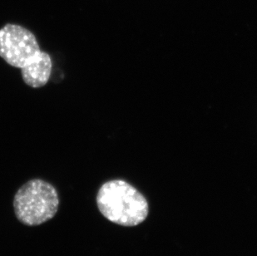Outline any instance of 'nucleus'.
I'll return each mask as SVG.
<instances>
[{
  "mask_svg": "<svg viewBox=\"0 0 257 256\" xmlns=\"http://www.w3.org/2000/svg\"><path fill=\"white\" fill-rule=\"evenodd\" d=\"M42 50L36 37L21 25L7 24L0 29V57L15 68H25Z\"/></svg>",
  "mask_w": 257,
  "mask_h": 256,
  "instance_id": "7ed1b4c3",
  "label": "nucleus"
},
{
  "mask_svg": "<svg viewBox=\"0 0 257 256\" xmlns=\"http://www.w3.org/2000/svg\"><path fill=\"white\" fill-rule=\"evenodd\" d=\"M52 68L51 56L42 51L31 63L21 68L23 80L28 86L34 88L44 87L50 79Z\"/></svg>",
  "mask_w": 257,
  "mask_h": 256,
  "instance_id": "20e7f679",
  "label": "nucleus"
},
{
  "mask_svg": "<svg viewBox=\"0 0 257 256\" xmlns=\"http://www.w3.org/2000/svg\"><path fill=\"white\" fill-rule=\"evenodd\" d=\"M60 204L57 189L42 179H32L15 194L14 209L18 220L27 226H37L56 215Z\"/></svg>",
  "mask_w": 257,
  "mask_h": 256,
  "instance_id": "f03ea898",
  "label": "nucleus"
},
{
  "mask_svg": "<svg viewBox=\"0 0 257 256\" xmlns=\"http://www.w3.org/2000/svg\"><path fill=\"white\" fill-rule=\"evenodd\" d=\"M97 208L106 219L121 226H136L148 217L145 196L123 180L105 182L97 192Z\"/></svg>",
  "mask_w": 257,
  "mask_h": 256,
  "instance_id": "f257e3e1",
  "label": "nucleus"
}]
</instances>
